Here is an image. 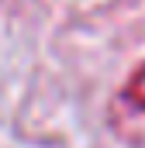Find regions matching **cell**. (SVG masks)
<instances>
[{
  "label": "cell",
  "instance_id": "cell-1",
  "mask_svg": "<svg viewBox=\"0 0 145 148\" xmlns=\"http://www.w3.org/2000/svg\"><path fill=\"white\" fill-rule=\"evenodd\" d=\"M121 100L131 107V110H142L145 114V62L138 69H131V76L124 79V86H121Z\"/></svg>",
  "mask_w": 145,
  "mask_h": 148
}]
</instances>
